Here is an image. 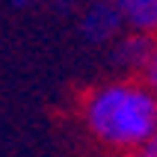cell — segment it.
Listing matches in <instances>:
<instances>
[{
	"instance_id": "obj_1",
	"label": "cell",
	"mask_w": 157,
	"mask_h": 157,
	"mask_svg": "<svg viewBox=\"0 0 157 157\" xmlns=\"http://www.w3.org/2000/svg\"><path fill=\"white\" fill-rule=\"evenodd\" d=\"M83 131L110 154H142L157 140V95L136 77H113L80 95Z\"/></svg>"
},
{
	"instance_id": "obj_7",
	"label": "cell",
	"mask_w": 157,
	"mask_h": 157,
	"mask_svg": "<svg viewBox=\"0 0 157 157\" xmlns=\"http://www.w3.org/2000/svg\"><path fill=\"white\" fill-rule=\"evenodd\" d=\"M133 157H142V154H133Z\"/></svg>"
},
{
	"instance_id": "obj_4",
	"label": "cell",
	"mask_w": 157,
	"mask_h": 157,
	"mask_svg": "<svg viewBox=\"0 0 157 157\" xmlns=\"http://www.w3.org/2000/svg\"><path fill=\"white\" fill-rule=\"evenodd\" d=\"M128 33L157 39V0H119Z\"/></svg>"
},
{
	"instance_id": "obj_5",
	"label": "cell",
	"mask_w": 157,
	"mask_h": 157,
	"mask_svg": "<svg viewBox=\"0 0 157 157\" xmlns=\"http://www.w3.org/2000/svg\"><path fill=\"white\" fill-rule=\"evenodd\" d=\"M136 80H142V83H145V86L157 95V42H154L151 56H148V62L142 65V71H140V77H136Z\"/></svg>"
},
{
	"instance_id": "obj_3",
	"label": "cell",
	"mask_w": 157,
	"mask_h": 157,
	"mask_svg": "<svg viewBox=\"0 0 157 157\" xmlns=\"http://www.w3.org/2000/svg\"><path fill=\"white\" fill-rule=\"evenodd\" d=\"M157 39H148V36H136V33H124L119 42L110 48V56H113V65L124 71L122 77H140L142 65L148 62L151 48H154Z\"/></svg>"
},
{
	"instance_id": "obj_2",
	"label": "cell",
	"mask_w": 157,
	"mask_h": 157,
	"mask_svg": "<svg viewBox=\"0 0 157 157\" xmlns=\"http://www.w3.org/2000/svg\"><path fill=\"white\" fill-rule=\"evenodd\" d=\"M124 33H128V24H124L119 0L116 3H92L80 12V36L92 48H101V44L113 48Z\"/></svg>"
},
{
	"instance_id": "obj_6",
	"label": "cell",
	"mask_w": 157,
	"mask_h": 157,
	"mask_svg": "<svg viewBox=\"0 0 157 157\" xmlns=\"http://www.w3.org/2000/svg\"><path fill=\"white\" fill-rule=\"evenodd\" d=\"M142 157H157V140L151 142V145H148L145 151H142Z\"/></svg>"
}]
</instances>
